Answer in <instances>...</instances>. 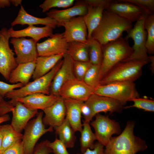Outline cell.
Wrapping results in <instances>:
<instances>
[{"label": "cell", "instance_id": "5b68a950", "mask_svg": "<svg viewBox=\"0 0 154 154\" xmlns=\"http://www.w3.org/2000/svg\"><path fill=\"white\" fill-rule=\"evenodd\" d=\"M63 60H59L55 66L47 73L43 76L29 82L27 85L17 90H14L6 94L5 97L10 99L12 102L17 98L25 97L35 93L50 94V89L53 79L60 68Z\"/></svg>", "mask_w": 154, "mask_h": 154}, {"label": "cell", "instance_id": "1f68e13d", "mask_svg": "<svg viewBox=\"0 0 154 154\" xmlns=\"http://www.w3.org/2000/svg\"><path fill=\"white\" fill-rule=\"evenodd\" d=\"M147 32L146 47L147 52L150 55L154 53V14L147 15L144 23Z\"/></svg>", "mask_w": 154, "mask_h": 154}, {"label": "cell", "instance_id": "7c38bea8", "mask_svg": "<svg viewBox=\"0 0 154 154\" xmlns=\"http://www.w3.org/2000/svg\"><path fill=\"white\" fill-rule=\"evenodd\" d=\"M10 42L13 46L18 64L33 62L38 56L37 42L33 39L12 38Z\"/></svg>", "mask_w": 154, "mask_h": 154}, {"label": "cell", "instance_id": "d4e9b609", "mask_svg": "<svg viewBox=\"0 0 154 154\" xmlns=\"http://www.w3.org/2000/svg\"><path fill=\"white\" fill-rule=\"evenodd\" d=\"M36 66V60L33 62L20 64L11 73L9 81L13 84L21 83L25 86L29 83Z\"/></svg>", "mask_w": 154, "mask_h": 154}, {"label": "cell", "instance_id": "4fadbf2b", "mask_svg": "<svg viewBox=\"0 0 154 154\" xmlns=\"http://www.w3.org/2000/svg\"><path fill=\"white\" fill-rule=\"evenodd\" d=\"M68 42L63 33L53 34L49 38L37 44L38 56H48L67 53Z\"/></svg>", "mask_w": 154, "mask_h": 154}, {"label": "cell", "instance_id": "484cf974", "mask_svg": "<svg viewBox=\"0 0 154 154\" xmlns=\"http://www.w3.org/2000/svg\"><path fill=\"white\" fill-rule=\"evenodd\" d=\"M64 54L48 56H38L36 60L35 69L32 76L35 80L48 72L63 58Z\"/></svg>", "mask_w": 154, "mask_h": 154}, {"label": "cell", "instance_id": "681fc988", "mask_svg": "<svg viewBox=\"0 0 154 154\" xmlns=\"http://www.w3.org/2000/svg\"><path fill=\"white\" fill-rule=\"evenodd\" d=\"M9 116L8 114H6L0 117V124L3 122H6L10 120Z\"/></svg>", "mask_w": 154, "mask_h": 154}, {"label": "cell", "instance_id": "ac0fdd59", "mask_svg": "<svg viewBox=\"0 0 154 154\" xmlns=\"http://www.w3.org/2000/svg\"><path fill=\"white\" fill-rule=\"evenodd\" d=\"M59 97L60 96L52 94L46 95L42 93H38L16 98L13 102L10 103L15 106L16 101H18L28 108L43 110L52 105Z\"/></svg>", "mask_w": 154, "mask_h": 154}, {"label": "cell", "instance_id": "ba28073f", "mask_svg": "<svg viewBox=\"0 0 154 154\" xmlns=\"http://www.w3.org/2000/svg\"><path fill=\"white\" fill-rule=\"evenodd\" d=\"M43 114L42 112L38 113L36 117L28 123L24 129L22 139L24 154H32L37 143L41 136L53 131L52 127H45L42 121Z\"/></svg>", "mask_w": 154, "mask_h": 154}, {"label": "cell", "instance_id": "f1b7e54d", "mask_svg": "<svg viewBox=\"0 0 154 154\" xmlns=\"http://www.w3.org/2000/svg\"><path fill=\"white\" fill-rule=\"evenodd\" d=\"M0 131L2 138L0 154L10 147L22 140L23 134L15 131L10 124L0 125Z\"/></svg>", "mask_w": 154, "mask_h": 154}, {"label": "cell", "instance_id": "2e32d148", "mask_svg": "<svg viewBox=\"0 0 154 154\" xmlns=\"http://www.w3.org/2000/svg\"><path fill=\"white\" fill-rule=\"evenodd\" d=\"M65 29L63 33L67 42H78L86 43L87 29L83 16L74 17L61 25Z\"/></svg>", "mask_w": 154, "mask_h": 154}, {"label": "cell", "instance_id": "f6af8a7d", "mask_svg": "<svg viewBox=\"0 0 154 154\" xmlns=\"http://www.w3.org/2000/svg\"><path fill=\"white\" fill-rule=\"evenodd\" d=\"M104 147V145L98 141L94 144L93 149L88 148L81 154H105Z\"/></svg>", "mask_w": 154, "mask_h": 154}, {"label": "cell", "instance_id": "f35d334b", "mask_svg": "<svg viewBox=\"0 0 154 154\" xmlns=\"http://www.w3.org/2000/svg\"><path fill=\"white\" fill-rule=\"evenodd\" d=\"M48 146L54 154H70L65 144L57 138L52 142L49 141Z\"/></svg>", "mask_w": 154, "mask_h": 154}, {"label": "cell", "instance_id": "4316f807", "mask_svg": "<svg viewBox=\"0 0 154 154\" xmlns=\"http://www.w3.org/2000/svg\"><path fill=\"white\" fill-rule=\"evenodd\" d=\"M104 10L102 7L88 5L87 12L83 16L87 29V39L91 38L92 32L100 24Z\"/></svg>", "mask_w": 154, "mask_h": 154}, {"label": "cell", "instance_id": "e0dca14e", "mask_svg": "<svg viewBox=\"0 0 154 154\" xmlns=\"http://www.w3.org/2000/svg\"><path fill=\"white\" fill-rule=\"evenodd\" d=\"M11 125L17 132L21 133L30 119L38 113V110L28 108L22 103L16 101L12 110Z\"/></svg>", "mask_w": 154, "mask_h": 154}, {"label": "cell", "instance_id": "cb8c5ba5", "mask_svg": "<svg viewBox=\"0 0 154 154\" xmlns=\"http://www.w3.org/2000/svg\"><path fill=\"white\" fill-rule=\"evenodd\" d=\"M64 101L66 110V117L74 131L81 132L82 129L81 109L84 102L70 99H64Z\"/></svg>", "mask_w": 154, "mask_h": 154}, {"label": "cell", "instance_id": "3957f363", "mask_svg": "<svg viewBox=\"0 0 154 154\" xmlns=\"http://www.w3.org/2000/svg\"><path fill=\"white\" fill-rule=\"evenodd\" d=\"M102 47L103 58L99 72L100 81L114 66L128 58L133 52L128 40L121 37L102 45Z\"/></svg>", "mask_w": 154, "mask_h": 154}, {"label": "cell", "instance_id": "52a82bcc", "mask_svg": "<svg viewBox=\"0 0 154 154\" xmlns=\"http://www.w3.org/2000/svg\"><path fill=\"white\" fill-rule=\"evenodd\" d=\"M147 15L144 13L136 21L134 26L127 32V35L125 38L127 40L131 38L133 40L134 44L132 47L133 52L129 57L122 62L142 60L149 62L146 47L147 32L144 27V21Z\"/></svg>", "mask_w": 154, "mask_h": 154}, {"label": "cell", "instance_id": "8992f818", "mask_svg": "<svg viewBox=\"0 0 154 154\" xmlns=\"http://www.w3.org/2000/svg\"><path fill=\"white\" fill-rule=\"evenodd\" d=\"M94 93L112 98L123 106L128 101L139 96L135 84L131 82H116L100 85L94 89Z\"/></svg>", "mask_w": 154, "mask_h": 154}, {"label": "cell", "instance_id": "603a6c76", "mask_svg": "<svg viewBox=\"0 0 154 154\" xmlns=\"http://www.w3.org/2000/svg\"><path fill=\"white\" fill-rule=\"evenodd\" d=\"M53 29L48 26L37 27L30 25L23 29L15 30L12 27L8 29L10 37L19 38L28 37L31 38L37 42L41 39L50 37L53 34Z\"/></svg>", "mask_w": 154, "mask_h": 154}, {"label": "cell", "instance_id": "30bf717a", "mask_svg": "<svg viewBox=\"0 0 154 154\" xmlns=\"http://www.w3.org/2000/svg\"><path fill=\"white\" fill-rule=\"evenodd\" d=\"M8 29L3 28L0 30V73L9 80L10 74L18 65L15 53L10 48V36Z\"/></svg>", "mask_w": 154, "mask_h": 154}, {"label": "cell", "instance_id": "9c48e42d", "mask_svg": "<svg viewBox=\"0 0 154 154\" xmlns=\"http://www.w3.org/2000/svg\"><path fill=\"white\" fill-rule=\"evenodd\" d=\"M90 124L94 128L98 142L105 147L114 134L119 135L121 130L119 123L110 119L108 116L99 114Z\"/></svg>", "mask_w": 154, "mask_h": 154}, {"label": "cell", "instance_id": "816d5d0a", "mask_svg": "<svg viewBox=\"0 0 154 154\" xmlns=\"http://www.w3.org/2000/svg\"><path fill=\"white\" fill-rule=\"evenodd\" d=\"M2 138L1 134L0 131V152L2 147Z\"/></svg>", "mask_w": 154, "mask_h": 154}, {"label": "cell", "instance_id": "6da1fadb", "mask_svg": "<svg viewBox=\"0 0 154 154\" xmlns=\"http://www.w3.org/2000/svg\"><path fill=\"white\" fill-rule=\"evenodd\" d=\"M132 22L110 11L104 10L102 20L91 37L102 46L121 37L133 27Z\"/></svg>", "mask_w": 154, "mask_h": 154}, {"label": "cell", "instance_id": "d6986e66", "mask_svg": "<svg viewBox=\"0 0 154 154\" xmlns=\"http://www.w3.org/2000/svg\"><path fill=\"white\" fill-rule=\"evenodd\" d=\"M45 114L42 118L44 124L53 127L60 125L65 118L66 110L64 99L60 97L52 105L43 110Z\"/></svg>", "mask_w": 154, "mask_h": 154}, {"label": "cell", "instance_id": "d6a6232c", "mask_svg": "<svg viewBox=\"0 0 154 154\" xmlns=\"http://www.w3.org/2000/svg\"><path fill=\"white\" fill-rule=\"evenodd\" d=\"M87 39L89 61L93 65L101 64L103 58L102 46L92 38Z\"/></svg>", "mask_w": 154, "mask_h": 154}, {"label": "cell", "instance_id": "44dd1931", "mask_svg": "<svg viewBox=\"0 0 154 154\" xmlns=\"http://www.w3.org/2000/svg\"><path fill=\"white\" fill-rule=\"evenodd\" d=\"M108 10L132 22L137 21L145 13L139 7L128 2L114 1Z\"/></svg>", "mask_w": 154, "mask_h": 154}, {"label": "cell", "instance_id": "f907efd6", "mask_svg": "<svg viewBox=\"0 0 154 154\" xmlns=\"http://www.w3.org/2000/svg\"><path fill=\"white\" fill-rule=\"evenodd\" d=\"M10 2L14 6L17 7L21 4V0H10Z\"/></svg>", "mask_w": 154, "mask_h": 154}, {"label": "cell", "instance_id": "ee69618b", "mask_svg": "<svg viewBox=\"0 0 154 154\" xmlns=\"http://www.w3.org/2000/svg\"><path fill=\"white\" fill-rule=\"evenodd\" d=\"M14 107L9 101L4 100L3 97L0 95V116L6 115L9 112H12Z\"/></svg>", "mask_w": 154, "mask_h": 154}, {"label": "cell", "instance_id": "b9f144b4", "mask_svg": "<svg viewBox=\"0 0 154 154\" xmlns=\"http://www.w3.org/2000/svg\"><path fill=\"white\" fill-rule=\"evenodd\" d=\"M49 141L46 140L38 143L35 148L32 154H49L52 152L51 149L48 146Z\"/></svg>", "mask_w": 154, "mask_h": 154}, {"label": "cell", "instance_id": "4dcf8cb0", "mask_svg": "<svg viewBox=\"0 0 154 154\" xmlns=\"http://www.w3.org/2000/svg\"><path fill=\"white\" fill-rule=\"evenodd\" d=\"M82 129L80 132V150L83 153L88 148L92 149L94 147V141L96 140L95 133L91 129L90 122L83 120Z\"/></svg>", "mask_w": 154, "mask_h": 154}, {"label": "cell", "instance_id": "83f0119b", "mask_svg": "<svg viewBox=\"0 0 154 154\" xmlns=\"http://www.w3.org/2000/svg\"><path fill=\"white\" fill-rule=\"evenodd\" d=\"M59 139L62 141L67 148H73L75 144L76 136L66 117L59 126L53 128Z\"/></svg>", "mask_w": 154, "mask_h": 154}, {"label": "cell", "instance_id": "8fae6325", "mask_svg": "<svg viewBox=\"0 0 154 154\" xmlns=\"http://www.w3.org/2000/svg\"><path fill=\"white\" fill-rule=\"evenodd\" d=\"M94 89L83 81L74 78L68 81L62 87L59 96L64 99H70L85 102L94 93Z\"/></svg>", "mask_w": 154, "mask_h": 154}, {"label": "cell", "instance_id": "836d02e7", "mask_svg": "<svg viewBox=\"0 0 154 154\" xmlns=\"http://www.w3.org/2000/svg\"><path fill=\"white\" fill-rule=\"evenodd\" d=\"M101 64H92L86 72L83 81L89 86L95 88L100 85L99 78Z\"/></svg>", "mask_w": 154, "mask_h": 154}, {"label": "cell", "instance_id": "277c9868", "mask_svg": "<svg viewBox=\"0 0 154 154\" xmlns=\"http://www.w3.org/2000/svg\"><path fill=\"white\" fill-rule=\"evenodd\" d=\"M148 62L142 60H131L116 64L107 72L100 82V85L112 82H133L141 75L142 69Z\"/></svg>", "mask_w": 154, "mask_h": 154}, {"label": "cell", "instance_id": "9a60e30c", "mask_svg": "<svg viewBox=\"0 0 154 154\" xmlns=\"http://www.w3.org/2000/svg\"><path fill=\"white\" fill-rule=\"evenodd\" d=\"M63 62L55 74L50 89V94L59 96V92L62 87L69 80L76 78L74 73V60L67 53L63 55Z\"/></svg>", "mask_w": 154, "mask_h": 154}, {"label": "cell", "instance_id": "c3c4849f", "mask_svg": "<svg viewBox=\"0 0 154 154\" xmlns=\"http://www.w3.org/2000/svg\"><path fill=\"white\" fill-rule=\"evenodd\" d=\"M149 62H151L150 69L152 74L154 72V56L150 55L149 56Z\"/></svg>", "mask_w": 154, "mask_h": 154}, {"label": "cell", "instance_id": "60d3db41", "mask_svg": "<svg viewBox=\"0 0 154 154\" xmlns=\"http://www.w3.org/2000/svg\"><path fill=\"white\" fill-rule=\"evenodd\" d=\"M24 85L21 83L10 84L0 81V95L3 97L8 92L17 88H21Z\"/></svg>", "mask_w": 154, "mask_h": 154}, {"label": "cell", "instance_id": "7bdbcfd3", "mask_svg": "<svg viewBox=\"0 0 154 154\" xmlns=\"http://www.w3.org/2000/svg\"><path fill=\"white\" fill-rule=\"evenodd\" d=\"M1 154H24L22 140L7 148Z\"/></svg>", "mask_w": 154, "mask_h": 154}, {"label": "cell", "instance_id": "f546056e", "mask_svg": "<svg viewBox=\"0 0 154 154\" xmlns=\"http://www.w3.org/2000/svg\"><path fill=\"white\" fill-rule=\"evenodd\" d=\"M67 53L74 61H89L88 49L87 43L76 41L68 42Z\"/></svg>", "mask_w": 154, "mask_h": 154}, {"label": "cell", "instance_id": "8d00e7d4", "mask_svg": "<svg viewBox=\"0 0 154 154\" xmlns=\"http://www.w3.org/2000/svg\"><path fill=\"white\" fill-rule=\"evenodd\" d=\"M92 64L90 61L82 62L74 61L73 69L75 78L83 81L86 72Z\"/></svg>", "mask_w": 154, "mask_h": 154}, {"label": "cell", "instance_id": "5bb4252c", "mask_svg": "<svg viewBox=\"0 0 154 154\" xmlns=\"http://www.w3.org/2000/svg\"><path fill=\"white\" fill-rule=\"evenodd\" d=\"M90 108L93 117L101 112L110 114L121 112L125 107L119 102L110 98L98 95H91L84 102Z\"/></svg>", "mask_w": 154, "mask_h": 154}, {"label": "cell", "instance_id": "74e56055", "mask_svg": "<svg viewBox=\"0 0 154 154\" xmlns=\"http://www.w3.org/2000/svg\"><path fill=\"white\" fill-rule=\"evenodd\" d=\"M120 1L128 2L141 8L147 15L154 14V0H119Z\"/></svg>", "mask_w": 154, "mask_h": 154}, {"label": "cell", "instance_id": "e575fe53", "mask_svg": "<svg viewBox=\"0 0 154 154\" xmlns=\"http://www.w3.org/2000/svg\"><path fill=\"white\" fill-rule=\"evenodd\" d=\"M75 1L74 0H45L39 7L42 12L45 13L53 7L69 8L73 5Z\"/></svg>", "mask_w": 154, "mask_h": 154}, {"label": "cell", "instance_id": "ab89813d", "mask_svg": "<svg viewBox=\"0 0 154 154\" xmlns=\"http://www.w3.org/2000/svg\"><path fill=\"white\" fill-rule=\"evenodd\" d=\"M80 1L83 4L94 7H100L107 10L114 1L112 0H83Z\"/></svg>", "mask_w": 154, "mask_h": 154}, {"label": "cell", "instance_id": "7dc6e473", "mask_svg": "<svg viewBox=\"0 0 154 154\" xmlns=\"http://www.w3.org/2000/svg\"><path fill=\"white\" fill-rule=\"evenodd\" d=\"M11 4L10 0H0V9L10 7Z\"/></svg>", "mask_w": 154, "mask_h": 154}, {"label": "cell", "instance_id": "7402d4cb", "mask_svg": "<svg viewBox=\"0 0 154 154\" xmlns=\"http://www.w3.org/2000/svg\"><path fill=\"white\" fill-rule=\"evenodd\" d=\"M19 24L29 26L40 24L50 27L53 29L59 27L58 23L54 19L48 16L43 18L33 16L28 13L22 5L21 6L17 16L11 23L12 27Z\"/></svg>", "mask_w": 154, "mask_h": 154}, {"label": "cell", "instance_id": "bcb514c9", "mask_svg": "<svg viewBox=\"0 0 154 154\" xmlns=\"http://www.w3.org/2000/svg\"><path fill=\"white\" fill-rule=\"evenodd\" d=\"M81 113L84 116V120L90 122L93 117L90 107L84 102L81 106Z\"/></svg>", "mask_w": 154, "mask_h": 154}, {"label": "cell", "instance_id": "ffe728a7", "mask_svg": "<svg viewBox=\"0 0 154 154\" xmlns=\"http://www.w3.org/2000/svg\"><path fill=\"white\" fill-rule=\"evenodd\" d=\"M87 7L88 5L77 1L74 5L72 7L61 10L53 9L46 13V14L55 20L59 27L61 26L63 23L74 17L85 15L87 11Z\"/></svg>", "mask_w": 154, "mask_h": 154}, {"label": "cell", "instance_id": "f5cc1de1", "mask_svg": "<svg viewBox=\"0 0 154 154\" xmlns=\"http://www.w3.org/2000/svg\"></svg>", "mask_w": 154, "mask_h": 154}, {"label": "cell", "instance_id": "7a4b0ae2", "mask_svg": "<svg viewBox=\"0 0 154 154\" xmlns=\"http://www.w3.org/2000/svg\"><path fill=\"white\" fill-rule=\"evenodd\" d=\"M135 122H127L118 136L112 137L105 147V154H136L147 148L146 142L134 134Z\"/></svg>", "mask_w": 154, "mask_h": 154}, {"label": "cell", "instance_id": "d590c367", "mask_svg": "<svg viewBox=\"0 0 154 154\" xmlns=\"http://www.w3.org/2000/svg\"><path fill=\"white\" fill-rule=\"evenodd\" d=\"M131 101L133 102V104L125 107V109L134 107L143 110L145 111L154 112V100L138 97L132 99Z\"/></svg>", "mask_w": 154, "mask_h": 154}]
</instances>
